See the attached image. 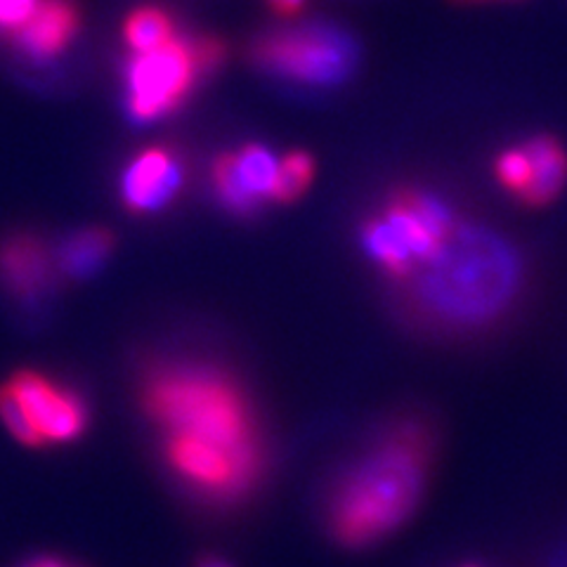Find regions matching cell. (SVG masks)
I'll return each mask as SVG.
<instances>
[{"label": "cell", "instance_id": "6da1fadb", "mask_svg": "<svg viewBox=\"0 0 567 567\" xmlns=\"http://www.w3.org/2000/svg\"><path fill=\"white\" fill-rule=\"evenodd\" d=\"M137 404L158 456L192 502L235 508L262 487L270 445L258 404L225 364L202 358H154L140 369Z\"/></svg>", "mask_w": 567, "mask_h": 567}, {"label": "cell", "instance_id": "7a4b0ae2", "mask_svg": "<svg viewBox=\"0 0 567 567\" xmlns=\"http://www.w3.org/2000/svg\"><path fill=\"white\" fill-rule=\"evenodd\" d=\"M433 461V435L419 419H400L333 475L322 502L329 537L367 548L393 535L416 511Z\"/></svg>", "mask_w": 567, "mask_h": 567}, {"label": "cell", "instance_id": "3957f363", "mask_svg": "<svg viewBox=\"0 0 567 567\" xmlns=\"http://www.w3.org/2000/svg\"><path fill=\"white\" fill-rule=\"evenodd\" d=\"M402 284L412 308L435 324H485L516 298L520 258L489 229L458 223L440 254Z\"/></svg>", "mask_w": 567, "mask_h": 567}, {"label": "cell", "instance_id": "277c9868", "mask_svg": "<svg viewBox=\"0 0 567 567\" xmlns=\"http://www.w3.org/2000/svg\"><path fill=\"white\" fill-rule=\"evenodd\" d=\"M227 62V45L213 33L181 29L150 52H128L121 66L123 110L137 126L181 112Z\"/></svg>", "mask_w": 567, "mask_h": 567}, {"label": "cell", "instance_id": "5b68a950", "mask_svg": "<svg viewBox=\"0 0 567 567\" xmlns=\"http://www.w3.org/2000/svg\"><path fill=\"white\" fill-rule=\"evenodd\" d=\"M458 223L440 194L398 187L362 220L360 244L385 279L402 284L440 254Z\"/></svg>", "mask_w": 567, "mask_h": 567}, {"label": "cell", "instance_id": "8992f818", "mask_svg": "<svg viewBox=\"0 0 567 567\" xmlns=\"http://www.w3.org/2000/svg\"><path fill=\"white\" fill-rule=\"evenodd\" d=\"M248 55L265 76L310 91H329L354 74L360 45L339 24L306 22L260 33Z\"/></svg>", "mask_w": 567, "mask_h": 567}, {"label": "cell", "instance_id": "52a82bcc", "mask_svg": "<svg viewBox=\"0 0 567 567\" xmlns=\"http://www.w3.org/2000/svg\"><path fill=\"white\" fill-rule=\"evenodd\" d=\"M0 388L17 402L27 416L39 447L69 445L91 429V402L64 379L45 374L43 369H17Z\"/></svg>", "mask_w": 567, "mask_h": 567}, {"label": "cell", "instance_id": "ba28073f", "mask_svg": "<svg viewBox=\"0 0 567 567\" xmlns=\"http://www.w3.org/2000/svg\"><path fill=\"white\" fill-rule=\"evenodd\" d=\"M62 284L55 241L41 229L12 227L0 235V291L22 315H43Z\"/></svg>", "mask_w": 567, "mask_h": 567}, {"label": "cell", "instance_id": "9c48e42d", "mask_svg": "<svg viewBox=\"0 0 567 567\" xmlns=\"http://www.w3.org/2000/svg\"><path fill=\"white\" fill-rule=\"evenodd\" d=\"M279 158L262 142L220 152L210 164V192L218 206L237 220L260 216L272 204Z\"/></svg>", "mask_w": 567, "mask_h": 567}, {"label": "cell", "instance_id": "30bf717a", "mask_svg": "<svg viewBox=\"0 0 567 567\" xmlns=\"http://www.w3.org/2000/svg\"><path fill=\"white\" fill-rule=\"evenodd\" d=\"M187 185L185 154L173 145L137 150L118 173V202L131 216L150 218L171 208Z\"/></svg>", "mask_w": 567, "mask_h": 567}, {"label": "cell", "instance_id": "8fae6325", "mask_svg": "<svg viewBox=\"0 0 567 567\" xmlns=\"http://www.w3.org/2000/svg\"><path fill=\"white\" fill-rule=\"evenodd\" d=\"M76 0H41L29 20L17 29L8 43L17 55L31 64H48L62 58L81 31Z\"/></svg>", "mask_w": 567, "mask_h": 567}, {"label": "cell", "instance_id": "7c38bea8", "mask_svg": "<svg viewBox=\"0 0 567 567\" xmlns=\"http://www.w3.org/2000/svg\"><path fill=\"white\" fill-rule=\"evenodd\" d=\"M116 248V235L104 225H83L69 229L55 241L58 270L64 284L93 279L106 262L112 260Z\"/></svg>", "mask_w": 567, "mask_h": 567}, {"label": "cell", "instance_id": "4fadbf2b", "mask_svg": "<svg viewBox=\"0 0 567 567\" xmlns=\"http://www.w3.org/2000/svg\"><path fill=\"white\" fill-rule=\"evenodd\" d=\"M523 145L529 154L532 175L518 199L527 206L551 204L567 183V152L554 135H535Z\"/></svg>", "mask_w": 567, "mask_h": 567}, {"label": "cell", "instance_id": "5bb4252c", "mask_svg": "<svg viewBox=\"0 0 567 567\" xmlns=\"http://www.w3.org/2000/svg\"><path fill=\"white\" fill-rule=\"evenodd\" d=\"M181 31L175 14L164 6H137L123 20L121 35L128 52H150L162 48Z\"/></svg>", "mask_w": 567, "mask_h": 567}, {"label": "cell", "instance_id": "9a60e30c", "mask_svg": "<svg viewBox=\"0 0 567 567\" xmlns=\"http://www.w3.org/2000/svg\"><path fill=\"white\" fill-rule=\"evenodd\" d=\"M317 175V158L308 150H291L279 158L277 181L272 192V204H296L310 189Z\"/></svg>", "mask_w": 567, "mask_h": 567}, {"label": "cell", "instance_id": "2e32d148", "mask_svg": "<svg viewBox=\"0 0 567 567\" xmlns=\"http://www.w3.org/2000/svg\"><path fill=\"white\" fill-rule=\"evenodd\" d=\"M494 173H496V181H499L508 192L516 194V197H520L532 175V164H529V154L525 145L504 150L499 156H496Z\"/></svg>", "mask_w": 567, "mask_h": 567}, {"label": "cell", "instance_id": "e0dca14e", "mask_svg": "<svg viewBox=\"0 0 567 567\" xmlns=\"http://www.w3.org/2000/svg\"><path fill=\"white\" fill-rule=\"evenodd\" d=\"M39 3L41 0H0V39L8 41L29 20Z\"/></svg>", "mask_w": 567, "mask_h": 567}, {"label": "cell", "instance_id": "ac0fdd59", "mask_svg": "<svg viewBox=\"0 0 567 567\" xmlns=\"http://www.w3.org/2000/svg\"><path fill=\"white\" fill-rule=\"evenodd\" d=\"M270 10L277 17H284V20H293L306 8V0H268Z\"/></svg>", "mask_w": 567, "mask_h": 567}, {"label": "cell", "instance_id": "d6986e66", "mask_svg": "<svg viewBox=\"0 0 567 567\" xmlns=\"http://www.w3.org/2000/svg\"><path fill=\"white\" fill-rule=\"evenodd\" d=\"M20 567H83L79 563H71L62 556L55 554H41V556H33L29 560H24Z\"/></svg>", "mask_w": 567, "mask_h": 567}, {"label": "cell", "instance_id": "ffe728a7", "mask_svg": "<svg viewBox=\"0 0 567 567\" xmlns=\"http://www.w3.org/2000/svg\"><path fill=\"white\" fill-rule=\"evenodd\" d=\"M197 567H235L233 563H227L225 558L216 556V554H206L197 560Z\"/></svg>", "mask_w": 567, "mask_h": 567}, {"label": "cell", "instance_id": "44dd1931", "mask_svg": "<svg viewBox=\"0 0 567 567\" xmlns=\"http://www.w3.org/2000/svg\"><path fill=\"white\" fill-rule=\"evenodd\" d=\"M466 567H475V565H466Z\"/></svg>", "mask_w": 567, "mask_h": 567}]
</instances>
